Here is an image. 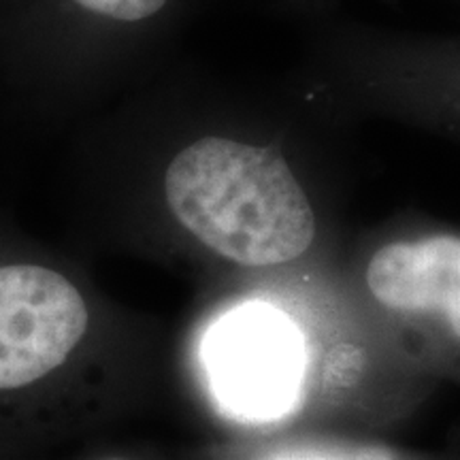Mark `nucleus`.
Listing matches in <instances>:
<instances>
[{"instance_id": "nucleus-1", "label": "nucleus", "mask_w": 460, "mask_h": 460, "mask_svg": "<svg viewBox=\"0 0 460 460\" xmlns=\"http://www.w3.org/2000/svg\"><path fill=\"white\" fill-rule=\"evenodd\" d=\"M172 216L216 254L243 267H273L307 252L315 216L275 149L203 137L166 169Z\"/></svg>"}, {"instance_id": "nucleus-2", "label": "nucleus", "mask_w": 460, "mask_h": 460, "mask_svg": "<svg viewBox=\"0 0 460 460\" xmlns=\"http://www.w3.org/2000/svg\"><path fill=\"white\" fill-rule=\"evenodd\" d=\"M205 369L224 410L243 420H273L290 410L298 393L301 337L278 309L243 305L211 326Z\"/></svg>"}, {"instance_id": "nucleus-3", "label": "nucleus", "mask_w": 460, "mask_h": 460, "mask_svg": "<svg viewBox=\"0 0 460 460\" xmlns=\"http://www.w3.org/2000/svg\"><path fill=\"white\" fill-rule=\"evenodd\" d=\"M85 329L88 307L66 278L34 264L0 267V390L58 369Z\"/></svg>"}, {"instance_id": "nucleus-4", "label": "nucleus", "mask_w": 460, "mask_h": 460, "mask_svg": "<svg viewBox=\"0 0 460 460\" xmlns=\"http://www.w3.org/2000/svg\"><path fill=\"white\" fill-rule=\"evenodd\" d=\"M367 286L384 307L439 320L460 341V237L384 245L367 267Z\"/></svg>"}, {"instance_id": "nucleus-5", "label": "nucleus", "mask_w": 460, "mask_h": 460, "mask_svg": "<svg viewBox=\"0 0 460 460\" xmlns=\"http://www.w3.org/2000/svg\"><path fill=\"white\" fill-rule=\"evenodd\" d=\"M92 13L118 22H141L156 15L166 0H75Z\"/></svg>"}, {"instance_id": "nucleus-6", "label": "nucleus", "mask_w": 460, "mask_h": 460, "mask_svg": "<svg viewBox=\"0 0 460 460\" xmlns=\"http://www.w3.org/2000/svg\"><path fill=\"white\" fill-rule=\"evenodd\" d=\"M278 460H322V458H314V456H284Z\"/></svg>"}]
</instances>
